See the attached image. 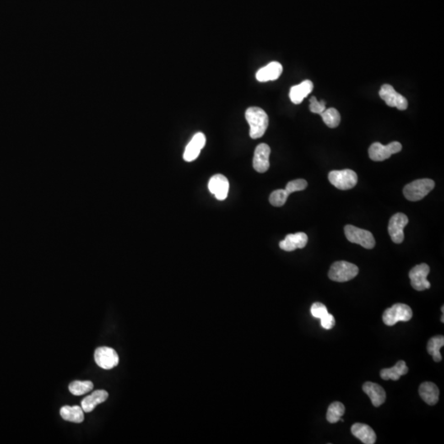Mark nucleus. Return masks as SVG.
Instances as JSON below:
<instances>
[{
  "mask_svg": "<svg viewBox=\"0 0 444 444\" xmlns=\"http://www.w3.org/2000/svg\"><path fill=\"white\" fill-rule=\"evenodd\" d=\"M335 324H336V321H335V318L332 315H326L323 318L321 319V325H322V327L326 330L332 329V327H334Z\"/></svg>",
  "mask_w": 444,
  "mask_h": 444,
  "instance_id": "2f4dec72",
  "label": "nucleus"
},
{
  "mask_svg": "<svg viewBox=\"0 0 444 444\" xmlns=\"http://www.w3.org/2000/svg\"><path fill=\"white\" fill-rule=\"evenodd\" d=\"M409 219L403 213H397L390 219L388 233L391 239L396 244H401L404 240V228L408 224Z\"/></svg>",
  "mask_w": 444,
  "mask_h": 444,
  "instance_id": "9b49d317",
  "label": "nucleus"
},
{
  "mask_svg": "<svg viewBox=\"0 0 444 444\" xmlns=\"http://www.w3.org/2000/svg\"><path fill=\"white\" fill-rule=\"evenodd\" d=\"M229 188L230 184L224 175H213L208 182V190L219 201H223L227 197Z\"/></svg>",
  "mask_w": 444,
  "mask_h": 444,
  "instance_id": "f8f14e48",
  "label": "nucleus"
},
{
  "mask_svg": "<svg viewBox=\"0 0 444 444\" xmlns=\"http://www.w3.org/2000/svg\"><path fill=\"white\" fill-rule=\"evenodd\" d=\"M408 371L409 369L407 366L406 362L400 360L392 368L382 369L380 372V377L383 380L397 381L403 375H407Z\"/></svg>",
  "mask_w": 444,
  "mask_h": 444,
  "instance_id": "4be33fe9",
  "label": "nucleus"
},
{
  "mask_svg": "<svg viewBox=\"0 0 444 444\" xmlns=\"http://www.w3.org/2000/svg\"><path fill=\"white\" fill-rule=\"evenodd\" d=\"M206 144V137L202 132H197L189 142L184 153V160L191 162L196 160Z\"/></svg>",
  "mask_w": 444,
  "mask_h": 444,
  "instance_id": "4468645a",
  "label": "nucleus"
},
{
  "mask_svg": "<svg viewBox=\"0 0 444 444\" xmlns=\"http://www.w3.org/2000/svg\"><path fill=\"white\" fill-rule=\"evenodd\" d=\"M109 397L108 393L105 390H97L93 392L92 395L86 397L82 401V408L84 412H92L95 409V407L99 404L105 402Z\"/></svg>",
  "mask_w": 444,
  "mask_h": 444,
  "instance_id": "412c9836",
  "label": "nucleus"
},
{
  "mask_svg": "<svg viewBox=\"0 0 444 444\" xmlns=\"http://www.w3.org/2000/svg\"><path fill=\"white\" fill-rule=\"evenodd\" d=\"M271 148L266 143L258 145L254 151L253 165L254 170L258 173H265L269 169V157Z\"/></svg>",
  "mask_w": 444,
  "mask_h": 444,
  "instance_id": "ddd939ff",
  "label": "nucleus"
},
{
  "mask_svg": "<svg viewBox=\"0 0 444 444\" xmlns=\"http://www.w3.org/2000/svg\"><path fill=\"white\" fill-rule=\"evenodd\" d=\"M320 115L327 127L334 128L340 125L341 115H340L338 110H336L334 108L326 109L323 112L320 114Z\"/></svg>",
  "mask_w": 444,
  "mask_h": 444,
  "instance_id": "a878e982",
  "label": "nucleus"
},
{
  "mask_svg": "<svg viewBox=\"0 0 444 444\" xmlns=\"http://www.w3.org/2000/svg\"><path fill=\"white\" fill-rule=\"evenodd\" d=\"M345 235L349 242L361 245L362 247L371 250L375 246V240L372 233L369 230L355 227L354 225L345 226Z\"/></svg>",
  "mask_w": 444,
  "mask_h": 444,
  "instance_id": "39448f33",
  "label": "nucleus"
},
{
  "mask_svg": "<svg viewBox=\"0 0 444 444\" xmlns=\"http://www.w3.org/2000/svg\"><path fill=\"white\" fill-rule=\"evenodd\" d=\"M289 197L288 192L285 190H277L270 195V203L274 207H282L286 202Z\"/></svg>",
  "mask_w": 444,
  "mask_h": 444,
  "instance_id": "cd10ccee",
  "label": "nucleus"
},
{
  "mask_svg": "<svg viewBox=\"0 0 444 444\" xmlns=\"http://www.w3.org/2000/svg\"><path fill=\"white\" fill-rule=\"evenodd\" d=\"M308 236L305 233L299 232L289 234L284 240L280 242V248L284 251L292 252L296 249H303L307 245Z\"/></svg>",
  "mask_w": 444,
  "mask_h": 444,
  "instance_id": "2eb2a0df",
  "label": "nucleus"
},
{
  "mask_svg": "<svg viewBox=\"0 0 444 444\" xmlns=\"http://www.w3.org/2000/svg\"><path fill=\"white\" fill-rule=\"evenodd\" d=\"M363 391L371 399L375 407L382 406L386 401V392L380 385L374 382H367L363 385Z\"/></svg>",
  "mask_w": 444,
  "mask_h": 444,
  "instance_id": "f3484780",
  "label": "nucleus"
},
{
  "mask_svg": "<svg viewBox=\"0 0 444 444\" xmlns=\"http://www.w3.org/2000/svg\"><path fill=\"white\" fill-rule=\"evenodd\" d=\"M283 71L282 65L278 62H272L267 66L260 68L256 73V78L258 82L265 83L268 81L277 80Z\"/></svg>",
  "mask_w": 444,
  "mask_h": 444,
  "instance_id": "dca6fc26",
  "label": "nucleus"
},
{
  "mask_svg": "<svg viewBox=\"0 0 444 444\" xmlns=\"http://www.w3.org/2000/svg\"><path fill=\"white\" fill-rule=\"evenodd\" d=\"M345 413L344 405L341 402H335L330 405L327 412V421L331 424H335L342 419Z\"/></svg>",
  "mask_w": 444,
  "mask_h": 444,
  "instance_id": "393cba45",
  "label": "nucleus"
},
{
  "mask_svg": "<svg viewBox=\"0 0 444 444\" xmlns=\"http://www.w3.org/2000/svg\"><path fill=\"white\" fill-rule=\"evenodd\" d=\"M94 385L91 381H73L68 386L70 392L74 396H82L93 389Z\"/></svg>",
  "mask_w": 444,
  "mask_h": 444,
  "instance_id": "bb28decb",
  "label": "nucleus"
},
{
  "mask_svg": "<svg viewBox=\"0 0 444 444\" xmlns=\"http://www.w3.org/2000/svg\"><path fill=\"white\" fill-rule=\"evenodd\" d=\"M380 96L390 107H395L399 110H407L408 101L407 98L401 95L389 84H384L380 91Z\"/></svg>",
  "mask_w": 444,
  "mask_h": 444,
  "instance_id": "6e6552de",
  "label": "nucleus"
},
{
  "mask_svg": "<svg viewBox=\"0 0 444 444\" xmlns=\"http://www.w3.org/2000/svg\"><path fill=\"white\" fill-rule=\"evenodd\" d=\"M60 415L66 421L80 424L84 420V413L82 407L78 406H64L60 409Z\"/></svg>",
  "mask_w": 444,
  "mask_h": 444,
  "instance_id": "5701e85b",
  "label": "nucleus"
},
{
  "mask_svg": "<svg viewBox=\"0 0 444 444\" xmlns=\"http://www.w3.org/2000/svg\"><path fill=\"white\" fill-rule=\"evenodd\" d=\"M419 393L424 402L429 406H434L439 402V387L434 382H423L419 386Z\"/></svg>",
  "mask_w": 444,
  "mask_h": 444,
  "instance_id": "aec40b11",
  "label": "nucleus"
},
{
  "mask_svg": "<svg viewBox=\"0 0 444 444\" xmlns=\"http://www.w3.org/2000/svg\"><path fill=\"white\" fill-rule=\"evenodd\" d=\"M402 149V144L398 142H392L386 146L380 142H375L369 148V156L371 160L382 161L391 158L393 154L400 153Z\"/></svg>",
  "mask_w": 444,
  "mask_h": 444,
  "instance_id": "0eeeda50",
  "label": "nucleus"
},
{
  "mask_svg": "<svg viewBox=\"0 0 444 444\" xmlns=\"http://www.w3.org/2000/svg\"><path fill=\"white\" fill-rule=\"evenodd\" d=\"M245 118L250 125V137L253 139L260 138L264 135L268 127V115L259 107H250L245 112Z\"/></svg>",
  "mask_w": 444,
  "mask_h": 444,
  "instance_id": "f257e3e1",
  "label": "nucleus"
},
{
  "mask_svg": "<svg viewBox=\"0 0 444 444\" xmlns=\"http://www.w3.org/2000/svg\"><path fill=\"white\" fill-rule=\"evenodd\" d=\"M429 271L430 268L426 263L417 265L411 270L409 277L412 287L414 289H416L418 291H423L424 289L430 288V283L427 280Z\"/></svg>",
  "mask_w": 444,
  "mask_h": 444,
  "instance_id": "9d476101",
  "label": "nucleus"
},
{
  "mask_svg": "<svg viewBox=\"0 0 444 444\" xmlns=\"http://www.w3.org/2000/svg\"><path fill=\"white\" fill-rule=\"evenodd\" d=\"M310 110L311 112L315 114H318L320 115L321 113L323 112L326 110V102L324 100L318 101L317 98L315 96H312L310 98Z\"/></svg>",
  "mask_w": 444,
  "mask_h": 444,
  "instance_id": "7c9ffc66",
  "label": "nucleus"
},
{
  "mask_svg": "<svg viewBox=\"0 0 444 444\" xmlns=\"http://www.w3.org/2000/svg\"><path fill=\"white\" fill-rule=\"evenodd\" d=\"M308 186L307 181L303 179H299V180H292L289 181L286 185V187L285 190L288 192V194H291L294 192H299V191H303L305 190Z\"/></svg>",
  "mask_w": 444,
  "mask_h": 444,
  "instance_id": "c85d7f7f",
  "label": "nucleus"
},
{
  "mask_svg": "<svg viewBox=\"0 0 444 444\" xmlns=\"http://www.w3.org/2000/svg\"><path fill=\"white\" fill-rule=\"evenodd\" d=\"M328 180L338 190H351L357 185L358 176L354 170H332L328 174Z\"/></svg>",
  "mask_w": 444,
  "mask_h": 444,
  "instance_id": "20e7f679",
  "label": "nucleus"
},
{
  "mask_svg": "<svg viewBox=\"0 0 444 444\" xmlns=\"http://www.w3.org/2000/svg\"><path fill=\"white\" fill-rule=\"evenodd\" d=\"M314 89V84L310 80H305L299 85L294 86L289 91V98L292 102L299 105L303 102L305 97H307Z\"/></svg>",
  "mask_w": 444,
  "mask_h": 444,
  "instance_id": "6ab92c4d",
  "label": "nucleus"
},
{
  "mask_svg": "<svg viewBox=\"0 0 444 444\" xmlns=\"http://www.w3.org/2000/svg\"><path fill=\"white\" fill-rule=\"evenodd\" d=\"M94 359L98 366L101 369H111L119 364V355L115 349L110 347H99L95 350Z\"/></svg>",
  "mask_w": 444,
  "mask_h": 444,
  "instance_id": "1a4fd4ad",
  "label": "nucleus"
},
{
  "mask_svg": "<svg viewBox=\"0 0 444 444\" xmlns=\"http://www.w3.org/2000/svg\"><path fill=\"white\" fill-rule=\"evenodd\" d=\"M358 273L359 268L356 265L346 261H339L332 265L328 272V277L334 282H346L354 279Z\"/></svg>",
  "mask_w": 444,
  "mask_h": 444,
  "instance_id": "7ed1b4c3",
  "label": "nucleus"
},
{
  "mask_svg": "<svg viewBox=\"0 0 444 444\" xmlns=\"http://www.w3.org/2000/svg\"><path fill=\"white\" fill-rule=\"evenodd\" d=\"M311 314L314 317L322 319L329 313L327 312V307L324 305H322V303L317 302L312 305Z\"/></svg>",
  "mask_w": 444,
  "mask_h": 444,
  "instance_id": "c756f323",
  "label": "nucleus"
},
{
  "mask_svg": "<svg viewBox=\"0 0 444 444\" xmlns=\"http://www.w3.org/2000/svg\"><path fill=\"white\" fill-rule=\"evenodd\" d=\"M444 346V336H436L432 337L427 344V351L429 354H431L435 362H440L442 360V355L440 354V349Z\"/></svg>",
  "mask_w": 444,
  "mask_h": 444,
  "instance_id": "b1692460",
  "label": "nucleus"
},
{
  "mask_svg": "<svg viewBox=\"0 0 444 444\" xmlns=\"http://www.w3.org/2000/svg\"><path fill=\"white\" fill-rule=\"evenodd\" d=\"M351 433L357 439H359L363 444H374L376 443V434L371 427L367 424L356 423L351 427Z\"/></svg>",
  "mask_w": 444,
  "mask_h": 444,
  "instance_id": "a211bd4d",
  "label": "nucleus"
},
{
  "mask_svg": "<svg viewBox=\"0 0 444 444\" xmlns=\"http://www.w3.org/2000/svg\"><path fill=\"white\" fill-rule=\"evenodd\" d=\"M412 309L404 304H396L392 307L385 310L382 315V320L387 326H394L398 322H407L412 319Z\"/></svg>",
  "mask_w": 444,
  "mask_h": 444,
  "instance_id": "423d86ee",
  "label": "nucleus"
},
{
  "mask_svg": "<svg viewBox=\"0 0 444 444\" xmlns=\"http://www.w3.org/2000/svg\"><path fill=\"white\" fill-rule=\"evenodd\" d=\"M435 183L429 179L414 180L409 185H406L403 193L407 200L416 202L423 199L429 192L434 190Z\"/></svg>",
  "mask_w": 444,
  "mask_h": 444,
  "instance_id": "f03ea898",
  "label": "nucleus"
}]
</instances>
